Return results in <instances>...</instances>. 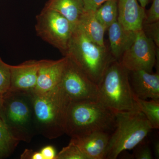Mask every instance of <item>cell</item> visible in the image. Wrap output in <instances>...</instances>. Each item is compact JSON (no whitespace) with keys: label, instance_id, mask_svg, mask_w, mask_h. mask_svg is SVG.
Returning a JSON list of instances; mask_svg holds the SVG:
<instances>
[{"label":"cell","instance_id":"obj_5","mask_svg":"<svg viewBox=\"0 0 159 159\" xmlns=\"http://www.w3.org/2000/svg\"><path fill=\"white\" fill-rule=\"evenodd\" d=\"M0 118L16 139L30 142L37 133L31 92L4 94Z\"/></svg>","mask_w":159,"mask_h":159},{"label":"cell","instance_id":"obj_24","mask_svg":"<svg viewBox=\"0 0 159 159\" xmlns=\"http://www.w3.org/2000/svg\"><path fill=\"white\" fill-rule=\"evenodd\" d=\"M159 21V0H153L150 9L145 16L144 24L155 22Z\"/></svg>","mask_w":159,"mask_h":159},{"label":"cell","instance_id":"obj_18","mask_svg":"<svg viewBox=\"0 0 159 159\" xmlns=\"http://www.w3.org/2000/svg\"><path fill=\"white\" fill-rule=\"evenodd\" d=\"M133 94L134 101L144 114L152 129H159V99L150 100L138 98Z\"/></svg>","mask_w":159,"mask_h":159},{"label":"cell","instance_id":"obj_23","mask_svg":"<svg viewBox=\"0 0 159 159\" xmlns=\"http://www.w3.org/2000/svg\"><path fill=\"white\" fill-rule=\"evenodd\" d=\"M142 30L146 36L154 43L157 48H159V21L155 22L143 24Z\"/></svg>","mask_w":159,"mask_h":159},{"label":"cell","instance_id":"obj_2","mask_svg":"<svg viewBox=\"0 0 159 159\" xmlns=\"http://www.w3.org/2000/svg\"><path fill=\"white\" fill-rule=\"evenodd\" d=\"M31 93L37 132L50 139L65 134L70 101L59 86L44 93Z\"/></svg>","mask_w":159,"mask_h":159},{"label":"cell","instance_id":"obj_6","mask_svg":"<svg viewBox=\"0 0 159 159\" xmlns=\"http://www.w3.org/2000/svg\"><path fill=\"white\" fill-rule=\"evenodd\" d=\"M97 100L114 111L134 109L136 106L129 82V72L113 59L98 84Z\"/></svg>","mask_w":159,"mask_h":159},{"label":"cell","instance_id":"obj_8","mask_svg":"<svg viewBox=\"0 0 159 159\" xmlns=\"http://www.w3.org/2000/svg\"><path fill=\"white\" fill-rule=\"evenodd\" d=\"M58 86L70 102L84 99L97 100L98 85L68 57Z\"/></svg>","mask_w":159,"mask_h":159},{"label":"cell","instance_id":"obj_14","mask_svg":"<svg viewBox=\"0 0 159 159\" xmlns=\"http://www.w3.org/2000/svg\"><path fill=\"white\" fill-rule=\"evenodd\" d=\"M117 4L118 21L129 31H137L142 29L145 11L138 0H117Z\"/></svg>","mask_w":159,"mask_h":159},{"label":"cell","instance_id":"obj_29","mask_svg":"<svg viewBox=\"0 0 159 159\" xmlns=\"http://www.w3.org/2000/svg\"><path fill=\"white\" fill-rule=\"evenodd\" d=\"M154 155L157 159L159 158V142L158 140L155 141L153 143Z\"/></svg>","mask_w":159,"mask_h":159},{"label":"cell","instance_id":"obj_13","mask_svg":"<svg viewBox=\"0 0 159 159\" xmlns=\"http://www.w3.org/2000/svg\"><path fill=\"white\" fill-rule=\"evenodd\" d=\"M111 134L103 131H97L71 138L87 159L106 158L107 149Z\"/></svg>","mask_w":159,"mask_h":159},{"label":"cell","instance_id":"obj_12","mask_svg":"<svg viewBox=\"0 0 159 159\" xmlns=\"http://www.w3.org/2000/svg\"><path fill=\"white\" fill-rule=\"evenodd\" d=\"M129 79L133 93L143 99H159V73L145 70L129 72Z\"/></svg>","mask_w":159,"mask_h":159},{"label":"cell","instance_id":"obj_11","mask_svg":"<svg viewBox=\"0 0 159 159\" xmlns=\"http://www.w3.org/2000/svg\"><path fill=\"white\" fill-rule=\"evenodd\" d=\"M40 60L27 61L17 66L9 65L11 84L9 91L31 92L37 82Z\"/></svg>","mask_w":159,"mask_h":159},{"label":"cell","instance_id":"obj_20","mask_svg":"<svg viewBox=\"0 0 159 159\" xmlns=\"http://www.w3.org/2000/svg\"><path fill=\"white\" fill-rule=\"evenodd\" d=\"M19 142L0 118V159L11 155Z\"/></svg>","mask_w":159,"mask_h":159},{"label":"cell","instance_id":"obj_9","mask_svg":"<svg viewBox=\"0 0 159 159\" xmlns=\"http://www.w3.org/2000/svg\"><path fill=\"white\" fill-rule=\"evenodd\" d=\"M156 48L141 29L136 31L133 42L119 61L129 72L145 70L152 73L156 63Z\"/></svg>","mask_w":159,"mask_h":159},{"label":"cell","instance_id":"obj_27","mask_svg":"<svg viewBox=\"0 0 159 159\" xmlns=\"http://www.w3.org/2000/svg\"><path fill=\"white\" fill-rule=\"evenodd\" d=\"M40 152L42 155L43 159H56V150L53 146L48 145L43 147L41 150Z\"/></svg>","mask_w":159,"mask_h":159},{"label":"cell","instance_id":"obj_21","mask_svg":"<svg viewBox=\"0 0 159 159\" xmlns=\"http://www.w3.org/2000/svg\"><path fill=\"white\" fill-rule=\"evenodd\" d=\"M55 159H87L79 147L73 141L64 147L58 154Z\"/></svg>","mask_w":159,"mask_h":159},{"label":"cell","instance_id":"obj_31","mask_svg":"<svg viewBox=\"0 0 159 159\" xmlns=\"http://www.w3.org/2000/svg\"><path fill=\"white\" fill-rule=\"evenodd\" d=\"M3 101V95L0 94V111L2 108V105Z\"/></svg>","mask_w":159,"mask_h":159},{"label":"cell","instance_id":"obj_16","mask_svg":"<svg viewBox=\"0 0 159 159\" xmlns=\"http://www.w3.org/2000/svg\"><path fill=\"white\" fill-rule=\"evenodd\" d=\"M45 7L61 14L74 28L84 10V0H49Z\"/></svg>","mask_w":159,"mask_h":159},{"label":"cell","instance_id":"obj_28","mask_svg":"<svg viewBox=\"0 0 159 159\" xmlns=\"http://www.w3.org/2000/svg\"><path fill=\"white\" fill-rule=\"evenodd\" d=\"M22 159H43L42 155L40 152H34L32 150L26 149L21 155Z\"/></svg>","mask_w":159,"mask_h":159},{"label":"cell","instance_id":"obj_30","mask_svg":"<svg viewBox=\"0 0 159 159\" xmlns=\"http://www.w3.org/2000/svg\"><path fill=\"white\" fill-rule=\"evenodd\" d=\"M140 2V5L143 8H145L148 5L149 0H138Z\"/></svg>","mask_w":159,"mask_h":159},{"label":"cell","instance_id":"obj_1","mask_svg":"<svg viewBox=\"0 0 159 159\" xmlns=\"http://www.w3.org/2000/svg\"><path fill=\"white\" fill-rule=\"evenodd\" d=\"M115 112L97 100L84 99L69 102L66 117L65 134L71 137L97 131H113Z\"/></svg>","mask_w":159,"mask_h":159},{"label":"cell","instance_id":"obj_22","mask_svg":"<svg viewBox=\"0 0 159 159\" xmlns=\"http://www.w3.org/2000/svg\"><path fill=\"white\" fill-rule=\"evenodd\" d=\"M11 84V74L9 65L0 57V94L4 95L9 91Z\"/></svg>","mask_w":159,"mask_h":159},{"label":"cell","instance_id":"obj_4","mask_svg":"<svg viewBox=\"0 0 159 159\" xmlns=\"http://www.w3.org/2000/svg\"><path fill=\"white\" fill-rule=\"evenodd\" d=\"M115 127L109 141L107 159H117L123 151L133 149L152 129L137 104L134 109L115 111Z\"/></svg>","mask_w":159,"mask_h":159},{"label":"cell","instance_id":"obj_3","mask_svg":"<svg viewBox=\"0 0 159 159\" xmlns=\"http://www.w3.org/2000/svg\"><path fill=\"white\" fill-rule=\"evenodd\" d=\"M65 56L97 85L110 63L114 59L106 47L94 43L77 25L73 31Z\"/></svg>","mask_w":159,"mask_h":159},{"label":"cell","instance_id":"obj_15","mask_svg":"<svg viewBox=\"0 0 159 159\" xmlns=\"http://www.w3.org/2000/svg\"><path fill=\"white\" fill-rule=\"evenodd\" d=\"M110 53L114 59L119 61L124 52L133 42L136 31L125 29L116 21L107 29Z\"/></svg>","mask_w":159,"mask_h":159},{"label":"cell","instance_id":"obj_10","mask_svg":"<svg viewBox=\"0 0 159 159\" xmlns=\"http://www.w3.org/2000/svg\"><path fill=\"white\" fill-rule=\"evenodd\" d=\"M67 60L66 56L57 60H40L37 82L31 92L44 93L57 88L61 80Z\"/></svg>","mask_w":159,"mask_h":159},{"label":"cell","instance_id":"obj_25","mask_svg":"<svg viewBox=\"0 0 159 159\" xmlns=\"http://www.w3.org/2000/svg\"><path fill=\"white\" fill-rule=\"evenodd\" d=\"M133 155V158L136 159H152V151L147 144H139L136 146Z\"/></svg>","mask_w":159,"mask_h":159},{"label":"cell","instance_id":"obj_17","mask_svg":"<svg viewBox=\"0 0 159 159\" xmlns=\"http://www.w3.org/2000/svg\"><path fill=\"white\" fill-rule=\"evenodd\" d=\"M77 25L94 43L106 47L104 38L106 30L96 17L94 11L84 10Z\"/></svg>","mask_w":159,"mask_h":159},{"label":"cell","instance_id":"obj_19","mask_svg":"<svg viewBox=\"0 0 159 159\" xmlns=\"http://www.w3.org/2000/svg\"><path fill=\"white\" fill-rule=\"evenodd\" d=\"M98 20L107 30L118 17L117 0H108L94 11Z\"/></svg>","mask_w":159,"mask_h":159},{"label":"cell","instance_id":"obj_7","mask_svg":"<svg viewBox=\"0 0 159 159\" xmlns=\"http://www.w3.org/2000/svg\"><path fill=\"white\" fill-rule=\"evenodd\" d=\"M36 34L65 56L74 29L61 14L45 7L36 17Z\"/></svg>","mask_w":159,"mask_h":159},{"label":"cell","instance_id":"obj_26","mask_svg":"<svg viewBox=\"0 0 159 159\" xmlns=\"http://www.w3.org/2000/svg\"><path fill=\"white\" fill-rule=\"evenodd\" d=\"M108 0H84V10L95 11Z\"/></svg>","mask_w":159,"mask_h":159}]
</instances>
